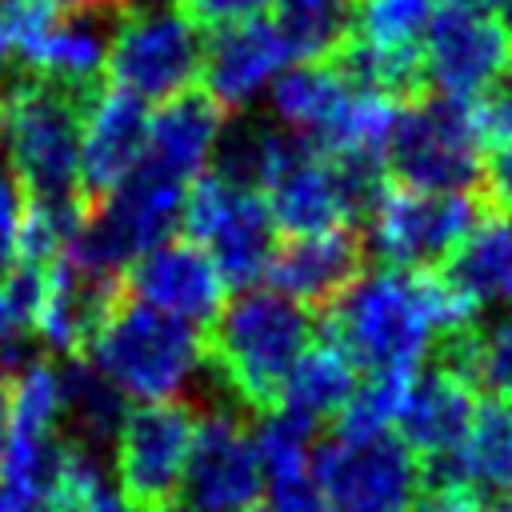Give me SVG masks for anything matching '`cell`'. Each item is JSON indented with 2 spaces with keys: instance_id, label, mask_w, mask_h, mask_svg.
Here are the masks:
<instances>
[{
  "instance_id": "1",
  "label": "cell",
  "mask_w": 512,
  "mask_h": 512,
  "mask_svg": "<svg viewBox=\"0 0 512 512\" xmlns=\"http://www.w3.org/2000/svg\"><path fill=\"white\" fill-rule=\"evenodd\" d=\"M436 272L364 268L324 312L320 332L356 364V372H416L436 332L468 320Z\"/></svg>"
},
{
  "instance_id": "2",
  "label": "cell",
  "mask_w": 512,
  "mask_h": 512,
  "mask_svg": "<svg viewBox=\"0 0 512 512\" xmlns=\"http://www.w3.org/2000/svg\"><path fill=\"white\" fill-rule=\"evenodd\" d=\"M320 328V312L296 304L276 288H240L236 300L204 324L200 364L212 368L228 404L244 416L264 412L280 400L284 376Z\"/></svg>"
},
{
  "instance_id": "3",
  "label": "cell",
  "mask_w": 512,
  "mask_h": 512,
  "mask_svg": "<svg viewBox=\"0 0 512 512\" xmlns=\"http://www.w3.org/2000/svg\"><path fill=\"white\" fill-rule=\"evenodd\" d=\"M96 88H72L40 72H8L0 88V132L8 136V164L24 196H76L80 128Z\"/></svg>"
},
{
  "instance_id": "4",
  "label": "cell",
  "mask_w": 512,
  "mask_h": 512,
  "mask_svg": "<svg viewBox=\"0 0 512 512\" xmlns=\"http://www.w3.org/2000/svg\"><path fill=\"white\" fill-rule=\"evenodd\" d=\"M124 396L168 400L176 396L200 364L196 324L168 316L128 292L108 308L84 352Z\"/></svg>"
},
{
  "instance_id": "5",
  "label": "cell",
  "mask_w": 512,
  "mask_h": 512,
  "mask_svg": "<svg viewBox=\"0 0 512 512\" xmlns=\"http://www.w3.org/2000/svg\"><path fill=\"white\" fill-rule=\"evenodd\" d=\"M480 160L484 140L468 100L428 88L396 108L384 144V172L392 184L420 192H472L480 180Z\"/></svg>"
},
{
  "instance_id": "6",
  "label": "cell",
  "mask_w": 512,
  "mask_h": 512,
  "mask_svg": "<svg viewBox=\"0 0 512 512\" xmlns=\"http://www.w3.org/2000/svg\"><path fill=\"white\" fill-rule=\"evenodd\" d=\"M188 184L148 168L144 160L100 200L84 212L72 244L64 248L80 268L100 276H124V268L168 240L180 228Z\"/></svg>"
},
{
  "instance_id": "7",
  "label": "cell",
  "mask_w": 512,
  "mask_h": 512,
  "mask_svg": "<svg viewBox=\"0 0 512 512\" xmlns=\"http://www.w3.org/2000/svg\"><path fill=\"white\" fill-rule=\"evenodd\" d=\"M180 228L208 252L228 288H252L264 280L268 256L280 240L264 192L220 180L216 172H200L188 184Z\"/></svg>"
},
{
  "instance_id": "8",
  "label": "cell",
  "mask_w": 512,
  "mask_h": 512,
  "mask_svg": "<svg viewBox=\"0 0 512 512\" xmlns=\"http://www.w3.org/2000/svg\"><path fill=\"white\" fill-rule=\"evenodd\" d=\"M484 200L472 192H420L388 184L376 212L364 224L368 256H380L392 268L436 272L464 236L484 220Z\"/></svg>"
},
{
  "instance_id": "9",
  "label": "cell",
  "mask_w": 512,
  "mask_h": 512,
  "mask_svg": "<svg viewBox=\"0 0 512 512\" xmlns=\"http://www.w3.org/2000/svg\"><path fill=\"white\" fill-rule=\"evenodd\" d=\"M308 476L336 512H412L420 496V460L392 432L324 436L308 452Z\"/></svg>"
},
{
  "instance_id": "10",
  "label": "cell",
  "mask_w": 512,
  "mask_h": 512,
  "mask_svg": "<svg viewBox=\"0 0 512 512\" xmlns=\"http://www.w3.org/2000/svg\"><path fill=\"white\" fill-rule=\"evenodd\" d=\"M196 436V408L184 400H140L116 428V492L128 512L176 508Z\"/></svg>"
},
{
  "instance_id": "11",
  "label": "cell",
  "mask_w": 512,
  "mask_h": 512,
  "mask_svg": "<svg viewBox=\"0 0 512 512\" xmlns=\"http://www.w3.org/2000/svg\"><path fill=\"white\" fill-rule=\"evenodd\" d=\"M200 60L204 28L176 4H152L124 12V20L116 24L104 80L140 100H168L200 76Z\"/></svg>"
},
{
  "instance_id": "12",
  "label": "cell",
  "mask_w": 512,
  "mask_h": 512,
  "mask_svg": "<svg viewBox=\"0 0 512 512\" xmlns=\"http://www.w3.org/2000/svg\"><path fill=\"white\" fill-rule=\"evenodd\" d=\"M264 464L248 436V416L236 404L196 416L192 452L184 464L180 512H248L264 496Z\"/></svg>"
},
{
  "instance_id": "13",
  "label": "cell",
  "mask_w": 512,
  "mask_h": 512,
  "mask_svg": "<svg viewBox=\"0 0 512 512\" xmlns=\"http://www.w3.org/2000/svg\"><path fill=\"white\" fill-rule=\"evenodd\" d=\"M420 56L432 92L472 100L508 68L512 36L500 28L492 12L460 0H440L420 40Z\"/></svg>"
},
{
  "instance_id": "14",
  "label": "cell",
  "mask_w": 512,
  "mask_h": 512,
  "mask_svg": "<svg viewBox=\"0 0 512 512\" xmlns=\"http://www.w3.org/2000/svg\"><path fill=\"white\" fill-rule=\"evenodd\" d=\"M292 60L296 56H292L284 32L260 12V16L204 28V60H200L196 80H204V92L224 112H240Z\"/></svg>"
},
{
  "instance_id": "15",
  "label": "cell",
  "mask_w": 512,
  "mask_h": 512,
  "mask_svg": "<svg viewBox=\"0 0 512 512\" xmlns=\"http://www.w3.org/2000/svg\"><path fill=\"white\" fill-rule=\"evenodd\" d=\"M368 268V244L356 224H332L320 232H296L276 240L264 280L296 304L324 312Z\"/></svg>"
},
{
  "instance_id": "16",
  "label": "cell",
  "mask_w": 512,
  "mask_h": 512,
  "mask_svg": "<svg viewBox=\"0 0 512 512\" xmlns=\"http://www.w3.org/2000/svg\"><path fill=\"white\" fill-rule=\"evenodd\" d=\"M148 112L144 100L104 80L84 112L80 128V160H76V196L84 212L100 204L144 156Z\"/></svg>"
},
{
  "instance_id": "17",
  "label": "cell",
  "mask_w": 512,
  "mask_h": 512,
  "mask_svg": "<svg viewBox=\"0 0 512 512\" xmlns=\"http://www.w3.org/2000/svg\"><path fill=\"white\" fill-rule=\"evenodd\" d=\"M124 292L168 312L180 316L188 324H208L224 300H228V284L216 272V264L208 260V252L196 240H160L156 248H148L144 256H136L124 268Z\"/></svg>"
},
{
  "instance_id": "18",
  "label": "cell",
  "mask_w": 512,
  "mask_h": 512,
  "mask_svg": "<svg viewBox=\"0 0 512 512\" xmlns=\"http://www.w3.org/2000/svg\"><path fill=\"white\" fill-rule=\"evenodd\" d=\"M480 392L460 380L456 372H448L436 360H420V368L408 376L404 400L396 408V436L416 452V460L440 456L460 448L472 408H476Z\"/></svg>"
},
{
  "instance_id": "19",
  "label": "cell",
  "mask_w": 512,
  "mask_h": 512,
  "mask_svg": "<svg viewBox=\"0 0 512 512\" xmlns=\"http://www.w3.org/2000/svg\"><path fill=\"white\" fill-rule=\"evenodd\" d=\"M224 116L228 112L204 88L188 84L184 92L160 100L156 116H148V140L140 160L180 184H192L212 156Z\"/></svg>"
},
{
  "instance_id": "20",
  "label": "cell",
  "mask_w": 512,
  "mask_h": 512,
  "mask_svg": "<svg viewBox=\"0 0 512 512\" xmlns=\"http://www.w3.org/2000/svg\"><path fill=\"white\" fill-rule=\"evenodd\" d=\"M436 276L468 312L512 304V212H484V220L436 268Z\"/></svg>"
},
{
  "instance_id": "21",
  "label": "cell",
  "mask_w": 512,
  "mask_h": 512,
  "mask_svg": "<svg viewBox=\"0 0 512 512\" xmlns=\"http://www.w3.org/2000/svg\"><path fill=\"white\" fill-rule=\"evenodd\" d=\"M264 200H268L276 232H288V236L320 232V228H332V224H348L332 160L324 152H316V148H304L300 156H292L264 184Z\"/></svg>"
},
{
  "instance_id": "22",
  "label": "cell",
  "mask_w": 512,
  "mask_h": 512,
  "mask_svg": "<svg viewBox=\"0 0 512 512\" xmlns=\"http://www.w3.org/2000/svg\"><path fill=\"white\" fill-rule=\"evenodd\" d=\"M356 380H360L356 376V364L316 328V336L308 340V348L288 368L276 404H288L292 412L308 416L312 424H332L336 412L348 404Z\"/></svg>"
},
{
  "instance_id": "23",
  "label": "cell",
  "mask_w": 512,
  "mask_h": 512,
  "mask_svg": "<svg viewBox=\"0 0 512 512\" xmlns=\"http://www.w3.org/2000/svg\"><path fill=\"white\" fill-rule=\"evenodd\" d=\"M60 372V416L72 424V444L100 452L108 440H116V428L128 412L124 392L88 360V356H64Z\"/></svg>"
},
{
  "instance_id": "24",
  "label": "cell",
  "mask_w": 512,
  "mask_h": 512,
  "mask_svg": "<svg viewBox=\"0 0 512 512\" xmlns=\"http://www.w3.org/2000/svg\"><path fill=\"white\" fill-rule=\"evenodd\" d=\"M456 452L464 480L480 500L512 488V400L508 396L476 400L468 432Z\"/></svg>"
},
{
  "instance_id": "25",
  "label": "cell",
  "mask_w": 512,
  "mask_h": 512,
  "mask_svg": "<svg viewBox=\"0 0 512 512\" xmlns=\"http://www.w3.org/2000/svg\"><path fill=\"white\" fill-rule=\"evenodd\" d=\"M296 60H324L352 28V0H268Z\"/></svg>"
},
{
  "instance_id": "26",
  "label": "cell",
  "mask_w": 512,
  "mask_h": 512,
  "mask_svg": "<svg viewBox=\"0 0 512 512\" xmlns=\"http://www.w3.org/2000/svg\"><path fill=\"white\" fill-rule=\"evenodd\" d=\"M316 424L300 412H292L288 404H272L264 412L248 416V436L256 444V456L264 464V476H292V472H308V452L316 444Z\"/></svg>"
},
{
  "instance_id": "27",
  "label": "cell",
  "mask_w": 512,
  "mask_h": 512,
  "mask_svg": "<svg viewBox=\"0 0 512 512\" xmlns=\"http://www.w3.org/2000/svg\"><path fill=\"white\" fill-rule=\"evenodd\" d=\"M440 0H360L352 4V32L380 48H420Z\"/></svg>"
},
{
  "instance_id": "28",
  "label": "cell",
  "mask_w": 512,
  "mask_h": 512,
  "mask_svg": "<svg viewBox=\"0 0 512 512\" xmlns=\"http://www.w3.org/2000/svg\"><path fill=\"white\" fill-rule=\"evenodd\" d=\"M472 388L512 400V304L496 316H472Z\"/></svg>"
},
{
  "instance_id": "29",
  "label": "cell",
  "mask_w": 512,
  "mask_h": 512,
  "mask_svg": "<svg viewBox=\"0 0 512 512\" xmlns=\"http://www.w3.org/2000/svg\"><path fill=\"white\" fill-rule=\"evenodd\" d=\"M52 8L44 0H0V72H28L52 28Z\"/></svg>"
},
{
  "instance_id": "30",
  "label": "cell",
  "mask_w": 512,
  "mask_h": 512,
  "mask_svg": "<svg viewBox=\"0 0 512 512\" xmlns=\"http://www.w3.org/2000/svg\"><path fill=\"white\" fill-rule=\"evenodd\" d=\"M476 196L484 200L488 212H512V140L484 148Z\"/></svg>"
},
{
  "instance_id": "31",
  "label": "cell",
  "mask_w": 512,
  "mask_h": 512,
  "mask_svg": "<svg viewBox=\"0 0 512 512\" xmlns=\"http://www.w3.org/2000/svg\"><path fill=\"white\" fill-rule=\"evenodd\" d=\"M20 212H24V188L8 160H0V276L16 264V236H20Z\"/></svg>"
},
{
  "instance_id": "32",
  "label": "cell",
  "mask_w": 512,
  "mask_h": 512,
  "mask_svg": "<svg viewBox=\"0 0 512 512\" xmlns=\"http://www.w3.org/2000/svg\"><path fill=\"white\" fill-rule=\"evenodd\" d=\"M268 488H272V512H336L308 472L272 476Z\"/></svg>"
},
{
  "instance_id": "33",
  "label": "cell",
  "mask_w": 512,
  "mask_h": 512,
  "mask_svg": "<svg viewBox=\"0 0 512 512\" xmlns=\"http://www.w3.org/2000/svg\"><path fill=\"white\" fill-rule=\"evenodd\" d=\"M184 16H192L200 28H216L228 20H244V16H260L268 8V0H172Z\"/></svg>"
},
{
  "instance_id": "34",
  "label": "cell",
  "mask_w": 512,
  "mask_h": 512,
  "mask_svg": "<svg viewBox=\"0 0 512 512\" xmlns=\"http://www.w3.org/2000/svg\"><path fill=\"white\" fill-rule=\"evenodd\" d=\"M40 504H44L40 484L0 472V512H40Z\"/></svg>"
},
{
  "instance_id": "35",
  "label": "cell",
  "mask_w": 512,
  "mask_h": 512,
  "mask_svg": "<svg viewBox=\"0 0 512 512\" xmlns=\"http://www.w3.org/2000/svg\"><path fill=\"white\" fill-rule=\"evenodd\" d=\"M52 12H60V16H68V12H84V8H96V4H104V0H44ZM120 4V0H116Z\"/></svg>"
},
{
  "instance_id": "36",
  "label": "cell",
  "mask_w": 512,
  "mask_h": 512,
  "mask_svg": "<svg viewBox=\"0 0 512 512\" xmlns=\"http://www.w3.org/2000/svg\"><path fill=\"white\" fill-rule=\"evenodd\" d=\"M4 440H8V376H0V456H4Z\"/></svg>"
},
{
  "instance_id": "37",
  "label": "cell",
  "mask_w": 512,
  "mask_h": 512,
  "mask_svg": "<svg viewBox=\"0 0 512 512\" xmlns=\"http://www.w3.org/2000/svg\"><path fill=\"white\" fill-rule=\"evenodd\" d=\"M492 12H496V20H500V28L512 36V0H496V8H492Z\"/></svg>"
},
{
  "instance_id": "38",
  "label": "cell",
  "mask_w": 512,
  "mask_h": 512,
  "mask_svg": "<svg viewBox=\"0 0 512 512\" xmlns=\"http://www.w3.org/2000/svg\"><path fill=\"white\" fill-rule=\"evenodd\" d=\"M484 512H512V488H504V492H496V500H492V508H484Z\"/></svg>"
},
{
  "instance_id": "39",
  "label": "cell",
  "mask_w": 512,
  "mask_h": 512,
  "mask_svg": "<svg viewBox=\"0 0 512 512\" xmlns=\"http://www.w3.org/2000/svg\"><path fill=\"white\" fill-rule=\"evenodd\" d=\"M248 512H264V508H260V504H256V508H248Z\"/></svg>"
},
{
  "instance_id": "40",
  "label": "cell",
  "mask_w": 512,
  "mask_h": 512,
  "mask_svg": "<svg viewBox=\"0 0 512 512\" xmlns=\"http://www.w3.org/2000/svg\"><path fill=\"white\" fill-rule=\"evenodd\" d=\"M0 120H4V108H0Z\"/></svg>"
}]
</instances>
